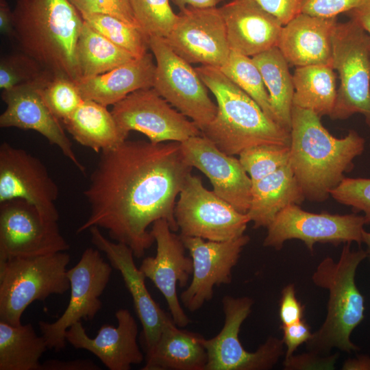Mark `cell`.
I'll return each mask as SVG.
<instances>
[{"instance_id": "5bb4252c", "label": "cell", "mask_w": 370, "mask_h": 370, "mask_svg": "<svg viewBox=\"0 0 370 370\" xmlns=\"http://www.w3.org/2000/svg\"><path fill=\"white\" fill-rule=\"evenodd\" d=\"M111 112L125 140L131 131L144 134L154 143H182L202 134L192 121L172 108L153 88L130 93L114 104Z\"/></svg>"}, {"instance_id": "f907efd6", "label": "cell", "mask_w": 370, "mask_h": 370, "mask_svg": "<svg viewBox=\"0 0 370 370\" xmlns=\"http://www.w3.org/2000/svg\"><path fill=\"white\" fill-rule=\"evenodd\" d=\"M180 10L190 7L195 8H216L223 0H171Z\"/></svg>"}, {"instance_id": "6da1fadb", "label": "cell", "mask_w": 370, "mask_h": 370, "mask_svg": "<svg viewBox=\"0 0 370 370\" xmlns=\"http://www.w3.org/2000/svg\"><path fill=\"white\" fill-rule=\"evenodd\" d=\"M192 169L180 142L125 140L101 152L84 191L90 215L77 233L103 228L143 258L155 242L150 225L163 219L178 230L175 199Z\"/></svg>"}, {"instance_id": "b9f144b4", "label": "cell", "mask_w": 370, "mask_h": 370, "mask_svg": "<svg viewBox=\"0 0 370 370\" xmlns=\"http://www.w3.org/2000/svg\"><path fill=\"white\" fill-rule=\"evenodd\" d=\"M338 358V353L332 355H321L308 351L307 353L285 358L283 366L286 370H332L335 369Z\"/></svg>"}, {"instance_id": "7c38bea8", "label": "cell", "mask_w": 370, "mask_h": 370, "mask_svg": "<svg viewBox=\"0 0 370 370\" xmlns=\"http://www.w3.org/2000/svg\"><path fill=\"white\" fill-rule=\"evenodd\" d=\"M365 225L363 215L313 213L292 204L280 211L267 227L263 246L279 250L288 240L298 239L313 252L316 243L360 245Z\"/></svg>"}, {"instance_id": "52a82bcc", "label": "cell", "mask_w": 370, "mask_h": 370, "mask_svg": "<svg viewBox=\"0 0 370 370\" xmlns=\"http://www.w3.org/2000/svg\"><path fill=\"white\" fill-rule=\"evenodd\" d=\"M332 44V67L340 85L330 116L343 120L359 113L370 127V36L350 18L336 23Z\"/></svg>"}, {"instance_id": "f5cc1de1", "label": "cell", "mask_w": 370, "mask_h": 370, "mask_svg": "<svg viewBox=\"0 0 370 370\" xmlns=\"http://www.w3.org/2000/svg\"><path fill=\"white\" fill-rule=\"evenodd\" d=\"M369 147H370V143H369Z\"/></svg>"}, {"instance_id": "7402d4cb", "label": "cell", "mask_w": 370, "mask_h": 370, "mask_svg": "<svg viewBox=\"0 0 370 370\" xmlns=\"http://www.w3.org/2000/svg\"><path fill=\"white\" fill-rule=\"evenodd\" d=\"M115 317L117 327L104 324L95 338L88 336L81 321L77 322L67 330L66 340L76 349L92 353L110 370H130L145 359L137 343L138 325L125 308L118 310Z\"/></svg>"}, {"instance_id": "ffe728a7", "label": "cell", "mask_w": 370, "mask_h": 370, "mask_svg": "<svg viewBox=\"0 0 370 370\" xmlns=\"http://www.w3.org/2000/svg\"><path fill=\"white\" fill-rule=\"evenodd\" d=\"M6 108L0 116L1 127L36 131L59 147L63 155L83 174L86 167L77 158L60 121L52 113L39 90L36 80L4 90Z\"/></svg>"}, {"instance_id": "ac0fdd59", "label": "cell", "mask_w": 370, "mask_h": 370, "mask_svg": "<svg viewBox=\"0 0 370 370\" xmlns=\"http://www.w3.org/2000/svg\"><path fill=\"white\" fill-rule=\"evenodd\" d=\"M188 63L221 68L231 53L225 25L219 8H186L164 38Z\"/></svg>"}, {"instance_id": "ab89813d", "label": "cell", "mask_w": 370, "mask_h": 370, "mask_svg": "<svg viewBox=\"0 0 370 370\" xmlns=\"http://www.w3.org/2000/svg\"><path fill=\"white\" fill-rule=\"evenodd\" d=\"M79 13L101 14L138 26L130 0H69Z\"/></svg>"}, {"instance_id": "8d00e7d4", "label": "cell", "mask_w": 370, "mask_h": 370, "mask_svg": "<svg viewBox=\"0 0 370 370\" xmlns=\"http://www.w3.org/2000/svg\"><path fill=\"white\" fill-rule=\"evenodd\" d=\"M238 156L241 164L254 183L289 163L290 146L260 145L247 148Z\"/></svg>"}, {"instance_id": "d4e9b609", "label": "cell", "mask_w": 370, "mask_h": 370, "mask_svg": "<svg viewBox=\"0 0 370 370\" xmlns=\"http://www.w3.org/2000/svg\"><path fill=\"white\" fill-rule=\"evenodd\" d=\"M155 71L153 56L147 53L77 86L84 99L114 106L137 90L153 88Z\"/></svg>"}, {"instance_id": "484cf974", "label": "cell", "mask_w": 370, "mask_h": 370, "mask_svg": "<svg viewBox=\"0 0 370 370\" xmlns=\"http://www.w3.org/2000/svg\"><path fill=\"white\" fill-rule=\"evenodd\" d=\"M177 327L173 319L164 327L156 343L146 352L141 370H206L205 338Z\"/></svg>"}, {"instance_id": "9a60e30c", "label": "cell", "mask_w": 370, "mask_h": 370, "mask_svg": "<svg viewBox=\"0 0 370 370\" xmlns=\"http://www.w3.org/2000/svg\"><path fill=\"white\" fill-rule=\"evenodd\" d=\"M181 237L192 258L193 271L180 300L185 308L194 312L212 299L215 286L231 283L232 269L250 238L245 234L225 241Z\"/></svg>"}, {"instance_id": "7a4b0ae2", "label": "cell", "mask_w": 370, "mask_h": 370, "mask_svg": "<svg viewBox=\"0 0 370 370\" xmlns=\"http://www.w3.org/2000/svg\"><path fill=\"white\" fill-rule=\"evenodd\" d=\"M289 164L305 198L322 202L353 168L365 140L349 130L343 138L332 136L314 112L293 106Z\"/></svg>"}, {"instance_id": "7bdbcfd3", "label": "cell", "mask_w": 370, "mask_h": 370, "mask_svg": "<svg viewBox=\"0 0 370 370\" xmlns=\"http://www.w3.org/2000/svg\"><path fill=\"white\" fill-rule=\"evenodd\" d=\"M304 308L296 296L295 285L289 284L284 287L279 304V317L282 325L302 320Z\"/></svg>"}, {"instance_id": "f1b7e54d", "label": "cell", "mask_w": 370, "mask_h": 370, "mask_svg": "<svg viewBox=\"0 0 370 370\" xmlns=\"http://www.w3.org/2000/svg\"><path fill=\"white\" fill-rule=\"evenodd\" d=\"M251 58L262 74L276 122L290 132L294 84L289 64L278 47Z\"/></svg>"}, {"instance_id": "e0dca14e", "label": "cell", "mask_w": 370, "mask_h": 370, "mask_svg": "<svg viewBox=\"0 0 370 370\" xmlns=\"http://www.w3.org/2000/svg\"><path fill=\"white\" fill-rule=\"evenodd\" d=\"M150 232L156 243V254L145 258L139 269L164 297L175 323L184 328L191 321L180 302L176 286H188L193 271L192 258L186 256L181 236L173 232L166 220L156 221Z\"/></svg>"}, {"instance_id": "d6986e66", "label": "cell", "mask_w": 370, "mask_h": 370, "mask_svg": "<svg viewBox=\"0 0 370 370\" xmlns=\"http://www.w3.org/2000/svg\"><path fill=\"white\" fill-rule=\"evenodd\" d=\"M181 149L187 162L204 173L218 196L238 211L247 212L252 182L238 158L223 152L202 134L182 142Z\"/></svg>"}, {"instance_id": "277c9868", "label": "cell", "mask_w": 370, "mask_h": 370, "mask_svg": "<svg viewBox=\"0 0 370 370\" xmlns=\"http://www.w3.org/2000/svg\"><path fill=\"white\" fill-rule=\"evenodd\" d=\"M195 69L214 95L218 108L215 117L201 133L220 150L238 156L260 145L290 146V132L269 118L219 68L201 65Z\"/></svg>"}, {"instance_id": "ba28073f", "label": "cell", "mask_w": 370, "mask_h": 370, "mask_svg": "<svg viewBox=\"0 0 370 370\" xmlns=\"http://www.w3.org/2000/svg\"><path fill=\"white\" fill-rule=\"evenodd\" d=\"M156 59L153 88L173 107L188 117L202 132L215 117L217 105L195 69L160 37H149Z\"/></svg>"}, {"instance_id": "1f68e13d", "label": "cell", "mask_w": 370, "mask_h": 370, "mask_svg": "<svg viewBox=\"0 0 370 370\" xmlns=\"http://www.w3.org/2000/svg\"><path fill=\"white\" fill-rule=\"evenodd\" d=\"M134 58L130 53L84 22L76 46L79 83L111 71Z\"/></svg>"}, {"instance_id": "f35d334b", "label": "cell", "mask_w": 370, "mask_h": 370, "mask_svg": "<svg viewBox=\"0 0 370 370\" xmlns=\"http://www.w3.org/2000/svg\"><path fill=\"white\" fill-rule=\"evenodd\" d=\"M330 196L342 204L362 211L366 224L370 223V178L345 177Z\"/></svg>"}, {"instance_id": "3957f363", "label": "cell", "mask_w": 370, "mask_h": 370, "mask_svg": "<svg viewBox=\"0 0 370 370\" xmlns=\"http://www.w3.org/2000/svg\"><path fill=\"white\" fill-rule=\"evenodd\" d=\"M14 38L44 71L77 84L76 46L84 19L69 0H17Z\"/></svg>"}, {"instance_id": "f6af8a7d", "label": "cell", "mask_w": 370, "mask_h": 370, "mask_svg": "<svg viewBox=\"0 0 370 370\" xmlns=\"http://www.w3.org/2000/svg\"><path fill=\"white\" fill-rule=\"evenodd\" d=\"M283 331L282 341L286 347L285 358L293 355L296 349L311 338L312 333L304 320L281 326Z\"/></svg>"}, {"instance_id": "8fae6325", "label": "cell", "mask_w": 370, "mask_h": 370, "mask_svg": "<svg viewBox=\"0 0 370 370\" xmlns=\"http://www.w3.org/2000/svg\"><path fill=\"white\" fill-rule=\"evenodd\" d=\"M112 267L99 250L87 248L79 262L67 270L71 296L62 314L54 322L38 323L48 349L60 351L66 345V332L81 320H91L102 308L100 297L108 286Z\"/></svg>"}, {"instance_id": "60d3db41", "label": "cell", "mask_w": 370, "mask_h": 370, "mask_svg": "<svg viewBox=\"0 0 370 370\" xmlns=\"http://www.w3.org/2000/svg\"><path fill=\"white\" fill-rule=\"evenodd\" d=\"M362 0H302L301 13L311 16L334 18L347 13L357 7Z\"/></svg>"}, {"instance_id": "603a6c76", "label": "cell", "mask_w": 370, "mask_h": 370, "mask_svg": "<svg viewBox=\"0 0 370 370\" xmlns=\"http://www.w3.org/2000/svg\"><path fill=\"white\" fill-rule=\"evenodd\" d=\"M219 9L231 51L253 57L277 47L283 25L254 0H232Z\"/></svg>"}, {"instance_id": "7dc6e473", "label": "cell", "mask_w": 370, "mask_h": 370, "mask_svg": "<svg viewBox=\"0 0 370 370\" xmlns=\"http://www.w3.org/2000/svg\"><path fill=\"white\" fill-rule=\"evenodd\" d=\"M370 36V0H362L359 5L347 12Z\"/></svg>"}, {"instance_id": "d590c367", "label": "cell", "mask_w": 370, "mask_h": 370, "mask_svg": "<svg viewBox=\"0 0 370 370\" xmlns=\"http://www.w3.org/2000/svg\"><path fill=\"white\" fill-rule=\"evenodd\" d=\"M138 25L149 36L165 38L176 23L170 0H130Z\"/></svg>"}, {"instance_id": "5b68a950", "label": "cell", "mask_w": 370, "mask_h": 370, "mask_svg": "<svg viewBox=\"0 0 370 370\" xmlns=\"http://www.w3.org/2000/svg\"><path fill=\"white\" fill-rule=\"evenodd\" d=\"M367 258L365 250H352L344 243L340 258L326 257L312 275V282L328 291L325 319L306 342L308 351L328 355L333 348L351 353L360 348L351 341L352 332L365 318V299L356 284L360 264Z\"/></svg>"}, {"instance_id": "4dcf8cb0", "label": "cell", "mask_w": 370, "mask_h": 370, "mask_svg": "<svg viewBox=\"0 0 370 370\" xmlns=\"http://www.w3.org/2000/svg\"><path fill=\"white\" fill-rule=\"evenodd\" d=\"M48 349L31 323L13 325L0 321V370H40Z\"/></svg>"}, {"instance_id": "44dd1931", "label": "cell", "mask_w": 370, "mask_h": 370, "mask_svg": "<svg viewBox=\"0 0 370 370\" xmlns=\"http://www.w3.org/2000/svg\"><path fill=\"white\" fill-rule=\"evenodd\" d=\"M88 230L92 243L106 254L112 267L120 272L142 324L145 351L151 349L172 317L160 308L149 293L145 284L146 277L137 268L132 250L123 243L107 239L97 226Z\"/></svg>"}, {"instance_id": "cb8c5ba5", "label": "cell", "mask_w": 370, "mask_h": 370, "mask_svg": "<svg viewBox=\"0 0 370 370\" xmlns=\"http://www.w3.org/2000/svg\"><path fill=\"white\" fill-rule=\"evenodd\" d=\"M336 17L300 13L283 25L277 47L288 64L296 67L314 64L332 66V37Z\"/></svg>"}, {"instance_id": "e575fe53", "label": "cell", "mask_w": 370, "mask_h": 370, "mask_svg": "<svg viewBox=\"0 0 370 370\" xmlns=\"http://www.w3.org/2000/svg\"><path fill=\"white\" fill-rule=\"evenodd\" d=\"M36 82L47 106L62 122L84 100L77 84L66 77L45 71Z\"/></svg>"}, {"instance_id": "9c48e42d", "label": "cell", "mask_w": 370, "mask_h": 370, "mask_svg": "<svg viewBox=\"0 0 370 370\" xmlns=\"http://www.w3.org/2000/svg\"><path fill=\"white\" fill-rule=\"evenodd\" d=\"M175 204V217L182 236L225 241L244 234L250 222L242 213L206 189L197 176L187 177Z\"/></svg>"}, {"instance_id": "2e32d148", "label": "cell", "mask_w": 370, "mask_h": 370, "mask_svg": "<svg viewBox=\"0 0 370 370\" xmlns=\"http://www.w3.org/2000/svg\"><path fill=\"white\" fill-rule=\"evenodd\" d=\"M57 184L42 161L27 151L3 142L0 145V203L22 199L50 220L58 221Z\"/></svg>"}, {"instance_id": "f546056e", "label": "cell", "mask_w": 370, "mask_h": 370, "mask_svg": "<svg viewBox=\"0 0 370 370\" xmlns=\"http://www.w3.org/2000/svg\"><path fill=\"white\" fill-rule=\"evenodd\" d=\"M293 106L330 116L337 96L336 74L330 65L296 67L293 75Z\"/></svg>"}, {"instance_id": "d6a6232c", "label": "cell", "mask_w": 370, "mask_h": 370, "mask_svg": "<svg viewBox=\"0 0 370 370\" xmlns=\"http://www.w3.org/2000/svg\"><path fill=\"white\" fill-rule=\"evenodd\" d=\"M80 14L89 26L135 58L147 53L149 37L139 27L110 15Z\"/></svg>"}, {"instance_id": "bcb514c9", "label": "cell", "mask_w": 370, "mask_h": 370, "mask_svg": "<svg viewBox=\"0 0 370 370\" xmlns=\"http://www.w3.org/2000/svg\"><path fill=\"white\" fill-rule=\"evenodd\" d=\"M101 368L88 359L73 360H47L41 364L40 370H100Z\"/></svg>"}, {"instance_id": "681fc988", "label": "cell", "mask_w": 370, "mask_h": 370, "mask_svg": "<svg viewBox=\"0 0 370 370\" xmlns=\"http://www.w3.org/2000/svg\"><path fill=\"white\" fill-rule=\"evenodd\" d=\"M343 370H370V356L361 354L348 358L343 362Z\"/></svg>"}, {"instance_id": "ee69618b", "label": "cell", "mask_w": 370, "mask_h": 370, "mask_svg": "<svg viewBox=\"0 0 370 370\" xmlns=\"http://www.w3.org/2000/svg\"><path fill=\"white\" fill-rule=\"evenodd\" d=\"M282 25L301 13L302 0H254Z\"/></svg>"}, {"instance_id": "836d02e7", "label": "cell", "mask_w": 370, "mask_h": 370, "mask_svg": "<svg viewBox=\"0 0 370 370\" xmlns=\"http://www.w3.org/2000/svg\"><path fill=\"white\" fill-rule=\"evenodd\" d=\"M220 69L276 121L262 74L251 57L231 51L227 61Z\"/></svg>"}, {"instance_id": "8992f818", "label": "cell", "mask_w": 370, "mask_h": 370, "mask_svg": "<svg viewBox=\"0 0 370 370\" xmlns=\"http://www.w3.org/2000/svg\"><path fill=\"white\" fill-rule=\"evenodd\" d=\"M70 259L69 254L60 251L0 262V321L19 325L32 303L66 293L70 288Z\"/></svg>"}, {"instance_id": "74e56055", "label": "cell", "mask_w": 370, "mask_h": 370, "mask_svg": "<svg viewBox=\"0 0 370 370\" xmlns=\"http://www.w3.org/2000/svg\"><path fill=\"white\" fill-rule=\"evenodd\" d=\"M45 71L34 60L23 53L9 55L0 61V88L8 90L32 82Z\"/></svg>"}, {"instance_id": "4fadbf2b", "label": "cell", "mask_w": 370, "mask_h": 370, "mask_svg": "<svg viewBox=\"0 0 370 370\" xmlns=\"http://www.w3.org/2000/svg\"><path fill=\"white\" fill-rule=\"evenodd\" d=\"M69 249L58 221L47 219L35 206L22 199L0 203V262Z\"/></svg>"}, {"instance_id": "c3c4849f", "label": "cell", "mask_w": 370, "mask_h": 370, "mask_svg": "<svg viewBox=\"0 0 370 370\" xmlns=\"http://www.w3.org/2000/svg\"><path fill=\"white\" fill-rule=\"evenodd\" d=\"M0 31L8 37H14L12 11L5 0H0Z\"/></svg>"}, {"instance_id": "83f0119b", "label": "cell", "mask_w": 370, "mask_h": 370, "mask_svg": "<svg viewBox=\"0 0 370 370\" xmlns=\"http://www.w3.org/2000/svg\"><path fill=\"white\" fill-rule=\"evenodd\" d=\"M62 123L78 143L96 152L111 149L125 140L112 112L92 100L84 99Z\"/></svg>"}, {"instance_id": "4316f807", "label": "cell", "mask_w": 370, "mask_h": 370, "mask_svg": "<svg viewBox=\"0 0 370 370\" xmlns=\"http://www.w3.org/2000/svg\"><path fill=\"white\" fill-rule=\"evenodd\" d=\"M290 164L252 183L251 198L247 212L254 228L267 227L277 214L292 204L305 199Z\"/></svg>"}, {"instance_id": "30bf717a", "label": "cell", "mask_w": 370, "mask_h": 370, "mask_svg": "<svg viewBox=\"0 0 370 370\" xmlns=\"http://www.w3.org/2000/svg\"><path fill=\"white\" fill-rule=\"evenodd\" d=\"M224 324L215 336L204 339L208 354L206 370H268L284 354L282 339L269 336L256 351L246 350L239 339L241 327L251 312L254 300L247 296L225 295L221 301Z\"/></svg>"}, {"instance_id": "816d5d0a", "label": "cell", "mask_w": 370, "mask_h": 370, "mask_svg": "<svg viewBox=\"0 0 370 370\" xmlns=\"http://www.w3.org/2000/svg\"><path fill=\"white\" fill-rule=\"evenodd\" d=\"M362 243L366 245L367 258L370 262V232L364 230L362 234Z\"/></svg>"}]
</instances>
